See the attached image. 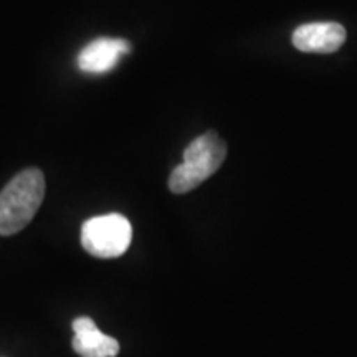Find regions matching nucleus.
Here are the masks:
<instances>
[{"instance_id":"3","label":"nucleus","mask_w":357,"mask_h":357,"mask_svg":"<svg viewBox=\"0 0 357 357\" xmlns=\"http://www.w3.org/2000/svg\"><path fill=\"white\" fill-rule=\"evenodd\" d=\"M132 242L131 222L121 213L88 218L82 227V245L96 258H118Z\"/></svg>"},{"instance_id":"4","label":"nucleus","mask_w":357,"mask_h":357,"mask_svg":"<svg viewBox=\"0 0 357 357\" xmlns=\"http://www.w3.org/2000/svg\"><path fill=\"white\" fill-rule=\"evenodd\" d=\"M132 50L131 43L124 38L100 37L89 42L78 53L77 65L84 73L102 75L114 70L123 55H128Z\"/></svg>"},{"instance_id":"2","label":"nucleus","mask_w":357,"mask_h":357,"mask_svg":"<svg viewBox=\"0 0 357 357\" xmlns=\"http://www.w3.org/2000/svg\"><path fill=\"white\" fill-rule=\"evenodd\" d=\"M227 158V146L215 131L195 137L184 151V162L178 164L169 177L174 194H187L213 176Z\"/></svg>"},{"instance_id":"6","label":"nucleus","mask_w":357,"mask_h":357,"mask_svg":"<svg viewBox=\"0 0 357 357\" xmlns=\"http://www.w3.org/2000/svg\"><path fill=\"white\" fill-rule=\"evenodd\" d=\"M73 328V351L82 357H116L119 354V342L114 337L102 334L95 321L88 316L77 318Z\"/></svg>"},{"instance_id":"5","label":"nucleus","mask_w":357,"mask_h":357,"mask_svg":"<svg viewBox=\"0 0 357 357\" xmlns=\"http://www.w3.org/2000/svg\"><path fill=\"white\" fill-rule=\"evenodd\" d=\"M346 29L336 22H312L298 26L293 33V45L305 53H334L342 47Z\"/></svg>"},{"instance_id":"1","label":"nucleus","mask_w":357,"mask_h":357,"mask_svg":"<svg viewBox=\"0 0 357 357\" xmlns=\"http://www.w3.org/2000/svg\"><path fill=\"white\" fill-rule=\"evenodd\" d=\"M45 177L37 167L17 174L0 192V235L10 236L24 230L37 215L45 197Z\"/></svg>"}]
</instances>
